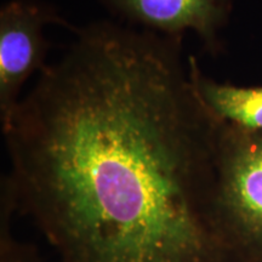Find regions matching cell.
Returning <instances> with one entry per match:
<instances>
[{
  "instance_id": "obj_1",
  "label": "cell",
  "mask_w": 262,
  "mask_h": 262,
  "mask_svg": "<svg viewBox=\"0 0 262 262\" xmlns=\"http://www.w3.org/2000/svg\"><path fill=\"white\" fill-rule=\"evenodd\" d=\"M2 126L0 187L56 262H221L222 120L182 37L113 19L74 27Z\"/></svg>"
},
{
  "instance_id": "obj_2",
  "label": "cell",
  "mask_w": 262,
  "mask_h": 262,
  "mask_svg": "<svg viewBox=\"0 0 262 262\" xmlns=\"http://www.w3.org/2000/svg\"><path fill=\"white\" fill-rule=\"evenodd\" d=\"M216 212L224 233L233 228L262 241V131L222 123L216 150Z\"/></svg>"
},
{
  "instance_id": "obj_3",
  "label": "cell",
  "mask_w": 262,
  "mask_h": 262,
  "mask_svg": "<svg viewBox=\"0 0 262 262\" xmlns=\"http://www.w3.org/2000/svg\"><path fill=\"white\" fill-rule=\"evenodd\" d=\"M71 26L44 0H10L0 9V124L5 125L21 101L22 89L35 72L47 68L51 42L45 27Z\"/></svg>"
},
{
  "instance_id": "obj_4",
  "label": "cell",
  "mask_w": 262,
  "mask_h": 262,
  "mask_svg": "<svg viewBox=\"0 0 262 262\" xmlns=\"http://www.w3.org/2000/svg\"><path fill=\"white\" fill-rule=\"evenodd\" d=\"M113 21L166 37L192 32L208 54L222 50L233 0H97Z\"/></svg>"
},
{
  "instance_id": "obj_5",
  "label": "cell",
  "mask_w": 262,
  "mask_h": 262,
  "mask_svg": "<svg viewBox=\"0 0 262 262\" xmlns=\"http://www.w3.org/2000/svg\"><path fill=\"white\" fill-rule=\"evenodd\" d=\"M189 77L205 106L222 122L262 131V86L219 83L202 71L194 56L187 58Z\"/></svg>"
},
{
  "instance_id": "obj_6",
  "label": "cell",
  "mask_w": 262,
  "mask_h": 262,
  "mask_svg": "<svg viewBox=\"0 0 262 262\" xmlns=\"http://www.w3.org/2000/svg\"><path fill=\"white\" fill-rule=\"evenodd\" d=\"M0 262H42L34 245L14 237L11 221L15 208L5 193H0Z\"/></svg>"
}]
</instances>
